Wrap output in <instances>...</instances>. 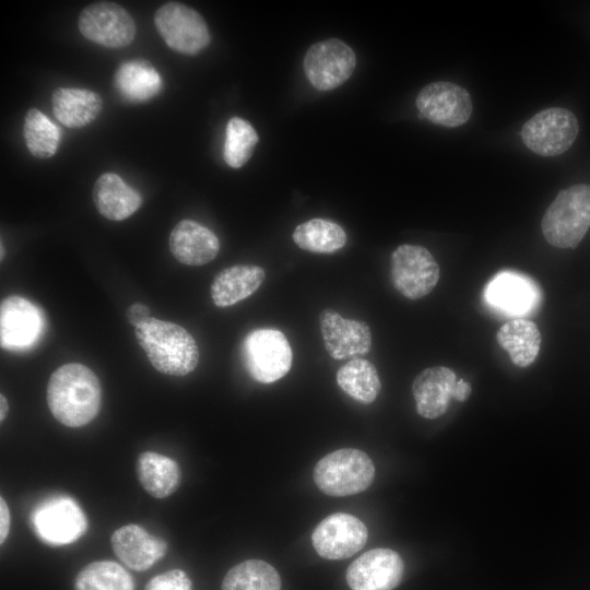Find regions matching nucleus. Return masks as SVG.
<instances>
[{"mask_svg":"<svg viewBox=\"0 0 590 590\" xmlns=\"http://www.w3.org/2000/svg\"><path fill=\"white\" fill-rule=\"evenodd\" d=\"M3 246H2V243H1V259L3 258Z\"/></svg>","mask_w":590,"mask_h":590,"instance_id":"4c0bfd02","label":"nucleus"},{"mask_svg":"<svg viewBox=\"0 0 590 590\" xmlns=\"http://www.w3.org/2000/svg\"><path fill=\"white\" fill-rule=\"evenodd\" d=\"M11 516L7 502L0 498V543L3 544L10 532Z\"/></svg>","mask_w":590,"mask_h":590,"instance_id":"f704fd0d","label":"nucleus"},{"mask_svg":"<svg viewBox=\"0 0 590 590\" xmlns=\"http://www.w3.org/2000/svg\"><path fill=\"white\" fill-rule=\"evenodd\" d=\"M590 227V185L578 184L558 192L546 209L541 229L557 248H576Z\"/></svg>","mask_w":590,"mask_h":590,"instance_id":"7ed1b4c3","label":"nucleus"},{"mask_svg":"<svg viewBox=\"0 0 590 590\" xmlns=\"http://www.w3.org/2000/svg\"><path fill=\"white\" fill-rule=\"evenodd\" d=\"M241 353L249 375L262 384L281 379L292 366L291 345L284 333L276 329L261 328L249 332Z\"/></svg>","mask_w":590,"mask_h":590,"instance_id":"39448f33","label":"nucleus"},{"mask_svg":"<svg viewBox=\"0 0 590 590\" xmlns=\"http://www.w3.org/2000/svg\"><path fill=\"white\" fill-rule=\"evenodd\" d=\"M261 267L239 264L220 271L211 285V297L217 307L232 306L255 293L264 281Z\"/></svg>","mask_w":590,"mask_h":590,"instance_id":"b1692460","label":"nucleus"},{"mask_svg":"<svg viewBox=\"0 0 590 590\" xmlns=\"http://www.w3.org/2000/svg\"><path fill=\"white\" fill-rule=\"evenodd\" d=\"M499 345L509 353L516 366L524 368L536 358L541 346V333L538 326L522 318L504 323L496 335Z\"/></svg>","mask_w":590,"mask_h":590,"instance_id":"a878e982","label":"nucleus"},{"mask_svg":"<svg viewBox=\"0 0 590 590\" xmlns=\"http://www.w3.org/2000/svg\"><path fill=\"white\" fill-rule=\"evenodd\" d=\"M127 318L131 324L137 327L138 324L150 318V309L149 307L140 303L132 304L127 309Z\"/></svg>","mask_w":590,"mask_h":590,"instance_id":"72a5a7b5","label":"nucleus"},{"mask_svg":"<svg viewBox=\"0 0 590 590\" xmlns=\"http://www.w3.org/2000/svg\"><path fill=\"white\" fill-rule=\"evenodd\" d=\"M74 590H134V582L121 565L97 560L80 570L75 577Z\"/></svg>","mask_w":590,"mask_h":590,"instance_id":"c756f323","label":"nucleus"},{"mask_svg":"<svg viewBox=\"0 0 590 590\" xmlns=\"http://www.w3.org/2000/svg\"><path fill=\"white\" fill-rule=\"evenodd\" d=\"M355 66L356 57L352 48L337 38L314 44L303 62L309 83L319 91L342 85L352 75Z\"/></svg>","mask_w":590,"mask_h":590,"instance_id":"9b49d317","label":"nucleus"},{"mask_svg":"<svg viewBox=\"0 0 590 590\" xmlns=\"http://www.w3.org/2000/svg\"><path fill=\"white\" fill-rule=\"evenodd\" d=\"M55 118L68 128H81L94 121L102 111V97L85 88L59 87L51 95Z\"/></svg>","mask_w":590,"mask_h":590,"instance_id":"5701e85b","label":"nucleus"},{"mask_svg":"<svg viewBox=\"0 0 590 590\" xmlns=\"http://www.w3.org/2000/svg\"><path fill=\"white\" fill-rule=\"evenodd\" d=\"M221 590H281V578L269 563L247 559L226 573Z\"/></svg>","mask_w":590,"mask_h":590,"instance_id":"c85d7f7f","label":"nucleus"},{"mask_svg":"<svg viewBox=\"0 0 590 590\" xmlns=\"http://www.w3.org/2000/svg\"><path fill=\"white\" fill-rule=\"evenodd\" d=\"M116 556L129 568L143 571L167 553V543L137 524L117 529L110 538Z\"/></svg>","mask_w":590,"mask_h":590,"instance_id":"f3484780","label":"nucleus"},{"mask_svg":"<svg viewBox=\"0 0 590 590\" xmlns=\"http://www.w3.org/2000/svg\"><path fill=\"white\" fill-rule=\"evenodd\" d=\"M259 137L250 122L233 117L225 129L223 158L233 168H240L251 157Z\"/></svg>","mask_w":590,"mask_h":590,"instance_id":"2f4dec72","label":"nucleus"},{"mask_svg":"<svg viewBox=\"0 0 590 590\" xmlns=\"http://www.w3.org/2000/svg\"><path fill=\"white\" fill-rule=\"evenodd\" d=\"M101 401L99 380L83 364H64L48 380V408L52 416L68 427H80L93 421L99 411Z\"/></svg>","mask_w":590,"mask_h":590,"instance_id":"f257e3e1","label":"nucleus"},{"mask_svg":"<svg viewBox=\"0 0 590 590\" xmlns=\"http://www.w3.org/2000/svg\"><path fill=\"white\" fill-rule=\"evenodd\" d=\"M42 310L20 296H9L0 306V341L9 351H24L36 344L45 330Z\"/></svg>","mask_w":590,"mask_h":590,"instance_id":"4468645a","label":"nucleus"},{"mask_svg":"<svg viewBox=\"0 0 590 590\" xmlns=\"http://www.w3.org/2000/svg\"><path fill=\"white\" fill-rule=\"evenodd\" d=\"M420 114L433 123L456 128L464 125L472 114L470 93L452 82H433L417 94Z\"/></svg>","mask_w":590,"mask_h":590,"instance_id":"f8f14e48","label":"nucleus"},{"mask_svg":"<svg viewBox=\"0 0 590 590\" xmlns=\"http://www.w3.org/2000/svg\"><path fill=\"white\" fill-rule=\"evenodd\" d=\"M154 25L166 45L184 55H197L211 42L204 19L184 3L167 2L160 7L154 14Z\"/></svg>","mask_w":590,"mask_h":590,"instance_id":"0eeeda50","label":"nucleus"},{"mask_svg":"<svg viewBox=\"0 0 590 590\" xmlns=\"http://www.w3.org/2000/svg\"><path fill=\"white\" fill-rule=\"evenodd\" d=\"M390 275L394 288L409 299H418L436 286L440 270L432 253L417 245H401L391 255Z\"/></svg>","mask_w":590,"mask_h":590,"instance_id":"1a4fd4ad","label":"nucleus"},{"mask_svg":"<svg viewBox=\"0 0 590 590\" xmlns=\"http://www.w3.org/2000/svg\"><path fill=\"white\" fill-rule=\"evenodd\" d=\"M93 201L97 211L111 221L131 216L142 204L140 193L115 173H104L96 179Z\"/></svg>","mask_w":590,"mask_h":590,"instance_id":"4be33fe9","label":"nucleus"},{"mask_svg":"<svg viewBox=\"0 0 590 590\" xmlns=\"http://www.w3.org/2000/svg\"><path fill=\"white\" fill-rule=\"evenodd\" d=\"M78 26L86 39L107 48L126 47L137 34L132 16L114 2L88 4L80 13Z\"/></svg>","mask_w":590,"mask_h":590,"instance_id":"9d476101","label":"nucleus"},{"mask_svg":"<svg viewBox=\"0 0 590 590\" xmlns=\"http://www.w3.org/2000/svg\"><path fill=\"white\" fill-rule=\"evenodd\" d=\"M337 382L346 394L364 404L374 402L381 388L376 367L364 358H354L341 366Z\"/></svg>","mask_w":590,"mask_h":590,"instance_id":"bb28decb","label":"nucleus"},{"mask_svg":"<svg viewBox=\"0 0 590 590\" xmlns=\"http://www.w3.org/2000/svg\"><path fill=\"white\" fill-rule=\"evenodd\" d=\"M0 404H1L0 421L3 422L9 411L8 401L3 394L0 396Z\"/></svg>","mask_w":590,"mask_h":590,"instance_id":"e433bc0d","label":"nucleus"},{"mask_svg":"<svg viewBox=\"0 0 590 590\" xmlns=\"http://www.w3.org/2000/svg\"><path fill=\"white\" fill-rule=\"evenodd\" d=\"M487 302L508 315L529 314L539 303V290L524 275L503 272L496 275L485 290Z\"/></svg>","mask_w":590,"mask_h":590,"instance_id":"6ab92c4d","label":"nucleus"},{"mask_svg":"<svg viewBox=\"0 0 590 590\" xmlns=\"http://www.w3.org/2000/svg\"><path fill=\"white\" fill-rule=\"evenodd\" d=\"M134 333L153 367L170 376L191 373L199 362V349L192 335L174 322L149 318Z\"/></svg>","mask_w":590,"mask_h":590,"instance_id":"f03ea898","label":"nucleus"},{"mask_svg":"<svg viewBox=\"0 0 590 590\" xmlns=\"http://www.w3.org/2000/svg\"><path fill=\"white\" fill-rule=\"evenodd\" d=\"M114 86L119 96L128 103L141 104L157 96L163 88V80L155 67L144 59L123 61L114 75Z\"/></svg>","mask_w":590,"mask_h":590,"instance_id":"412c9836","label":"nucleus"},{"mask_svg":"<svg viewBox=\"0 0 590 590\" xmlns=\"http://www.w3.org/2000/svg\"><path fill=\"white\" fill-rule=\"evenodd\" d=\"M404 564L390 548H374L356 558L346 570L352 590H393L402 580Z\"/></svg>","mask_w":590,"mask_h":590,"instance_id":"2eb2a0df","label":"nucleus"},{"mask_svg":"<svg viewBox=\"0 0 590 590\" xmlns=\"http://www.w3.org/2000/svg\"><path fill=\"white\" fill-rule=\"evenodd\" d=\"M144 590H192V583L184 570L172 569L151 578Z\"/></svg>","mask_w":590,"mask_h":590,"instance_id":"473e14b6","label":"nucleus"},{"mask_svg":"<svg viewBox=\"0 0 590 590\" xmlns=\"http://www.w3.org/2000/svg\"><path fill=\"white\" fill-rule=\"evenodd\" d=\"M135 468L141 486L152 497L166 498L180 484L181 472L179 465L165 455L144 451L138 457Z\"/></svg>","mask_w":590,"mask_h":590,"instance_id":"393cba45","label":"nucleus"},{"mask_svg":"<svg viewBox=\"0 0 590 590\" xmlns=\"http://www.w3.org/2000/svg\"><path fill=\"white\" fill-rule=\"evenodd\" d=\"M169 249L179 262L202 266L216 257L220 243L209 228L194 221L182 220L170 232Z\"/></svg>","mask_w":590,"mask_h":590,"instance_id":"aec40b11","label":"nucleus"},{"mask_svg":"<svg viewBox=\"0 0 590 590\" xmlns=\"http://www.w3.org/2000/svg\"><path fill=\"white\" fill-rule=\"evenodd\" d=\"M457 376L445 366H434L422 370L413 380L412 393L416 412L425 418L442 415L455 397Z\"/></svg>","mask_w":590,"mask_h":590,"instance_id":"a211bd4d","label":"nucleus"},{"mask_svg":"<svg viewBox=\"0 0 590 590\" xmlns=\"http://www.w3.org/2000/svg\"><path fill=\"white\" fill-rule=\"evenodd\" d=\"M31 527L44 543L70 544L86 531L87 520L79 504L69 496H52L42 502L30 517Z\"/></svg>","mask_w":590,"mask_h":590,"instance_id":"423d86ee","label":"nucleus"},{"mask_svg":"<svg viewBox=\"0 0 590 590\" xmlns=\"http://www.w3.org/2000/svg\"><path fill=\"white\" fill-rule=\"evenodd\" d=\"M368 531L363 521L353 515L337 512L326 517L315 528L311 543L326 559H345L366 544Z\"/></svg>","mask_w":590,"mask_h":590,"instance_id":"ddd939ff","label":"nucleus"},{"mask_svg":"<svg viewBox=\"0 0 590 590\" xmlns=\"http://www.w3.org/2000/svg\"><path fill=\"white\" fill-rule=\"evenodd\" d=\"M293 240L300 249L316 253H332L344 247L346 234L332 221L312 219L295 227Z\"/></svg>","mask_w":590,"mask_h":590,"instance_id":"cd10ccee","label":"nucleus"},{"mask_svg":"<svg viewBox=\"0 0 590 590\" xmlns=\"http://www.w3.org/2000/svg\"><path fill=\"white\" fill-rule=\"evenodd\" d=\"M578 132V120L569 109L552 107L536 113L523 125L521 139L530 151L548 157L566 152Z\"/></svg>","mask_w":590,"mask_h":590,"instance_id":"6e6552de","label":"nucleus"},{"mask_svg":"<svg viewBox=\"0 0 590 590\" xmlns=\"http://www.w3.org/2000/svg\"><path fill=\"white\" fill-rule=\"evenodd\" d=\"M23 137L33 156L49 158L57 152L60 133L57 126L46 115L36 108H31L24 118Z\"/></svg>","mask_w":590,"mask_h":590,"instance_id":"7c9ffc66","label":"nucleus"},{"mask_svg":"<svg viewBox=\"0 0 590 590\" xmlns=\"http://www.w3.org/2000/svg\"><path fill=\"white\" fill-rule=\"evenodd\" d=\"M319 323L324 347L332 358L344 359L369 352L371 332L365 322L344 319L327 308L321 311Z\"/></svg>","mask_w":590,"mask_h":590,"instance_id":"dca6fc26","label":"nucleus"},{"mask_svg":"<svg viewBox=\"0 0 590 590\" xmlns=\"http://www.w3.org/2000/svg\"><path fill=\"white\" fill-rule=\"evenodd\" d=\"M375 467L362 450L343 448L321 458L314 468L317 487L329 496L342 497L361 493L374 481Z\"/></svg>","mask_w":590,"mask_h":590,"instance_id":"20e7f679","label":"nucleus"},{"mask_svg":"<svg viewBox=\"0 0 590 590\" xmlns=\"http://www.w3.org/2000/svg\"><path fill=\"white\" fill-rule=\"evenodd\" d=\"M471 393V387L464 380L457 381L455 390V399L458 401H464Z\"/></svg>","mask_w":590,"mask_h":590,"instance_id":"c9c22d12","label":"nucleus"}]
</instances>
